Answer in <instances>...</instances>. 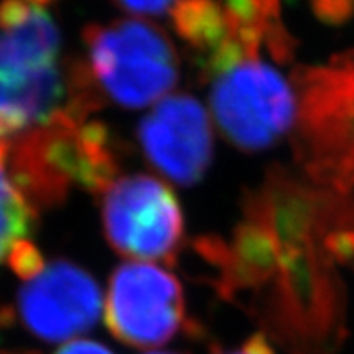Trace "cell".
<instances>
[{"mask_svg": "<svg viewBox=\"0 0 354 354\" xmlns=\"http://www.w3.org/2000/svg\"><path fill=\"white\" fill-rule=\"evenodd\" d=\"M354 199L273 172L246 203L230 243L201 252L228 299L246 295L266 333L291 354H333L342 344L344 289L336 262L349 261Z\"/></svg>", "mask_w": 354, "mask_h": 354, "instance_id": "6da1fadb", "label": "cell"}, {"mask_svg": "<svg viewBox=\"0 0 354 354\" xmlns=\"http://www.w3.org/2000/svg\"><path fill=\"white\" fill-rule=\"evenodd\" d=\"M230 33L203 60L212 80L210 103L224 136L239 149L264 150L297 123V93L282 73L264 60L273 55L266 29L230 15Z\"/></svg>", "mask_w": 354, "mask_h": 354, "instance_id": "7a4b0ae2", "label": "cell"}, {"mask_svg": "<svg viewBox=\"0 0 354 354\" xmlns=\"http://www.w3.org/2000/svg\"><path fill=\"white\" fill-rule=\"evenodd\" d=\"M8 141V170L31 206H53L71 188L105 192L118 177L116 145L103 123L67 105L53 120Z\"/></svg>", "mask_w": 354, "mask_h": 354, "instance_id": "3957f363", "label": "cell"}, {"mask_svg": "<svg viewBox=\"0 0 354 354\" xmlns=\"http://www.w3.org/2000/svg\"><path fill=\"white\" fill-rule=\"evenodd\" d=\"M295 152L318 187H354V55L329 66L299 71L295 78Z\"/></svg>", "mask_w": 354, "mask_h": 354, "instance_id": "277c9868", "label": "cell"}, {"mask_svg": "<svg viewBox=\"0 0 354 354\" xmlns=\"http://www.w3.org/2000/svg\"><path fill=\"white\" fill-rule=\"evenodd\" d=\"M84 44L88 78L118 105L147 107L177 84L176 47L163 29L147 20L93 24L84 31Z\"/></svg>", "mask_w": 354, "mask_h": 354, "instance_id": "5b68a950", "label": "cell"}, {"mask_svg": "<svg viewBox=\"0 0 354 354\" xmlns=\"http://www.w3.org/2000/svg\"><path fill=\"white\" fill-rule=\"evenodd\" d=\"M103 230L120 255L172 262L185 221L176 194L152 176L118 177L103 192Z\"/></svg>", "mask_w": 354, "mask_h": 354, "instance_id": "8992f818", "label": "cell"}, {"mask_svg": "<svg viewBox=\"0 0 354 354\" xmlns=\"http://www.w3.org/2000/svg\"><path fill=\"white\" fill-rule=\"evenodd\" d=\"M185 320V295L172 273L143 262H127L114 270L105 322L118 340L140 349L158 347L172 340Z\"/></svg>", "mask_w": 354, "mask_h": 354, "instance_id": "52a82bcc", "label": "cell"}, {"mask_svg": "<svg viewBox=\"0 0 354 354\" xmlns=\"http://www.w3.org/2000/svg\"><path fill=\"white\" fill-rule=\"evenodd\" d=\"M102 315L96 280L67 261L47 264L29 279L17 299V317L44 342H64L88 331Z\"/></svg>", "mask_w": 354, "mask_h": 354, "instance_id": "ba28073f", "label": "cell"}, {"mask_svg": "<svg viewBox=\"0 0 354 354\" xmlns=\"http://www.w3.org/2000/svg\"><path fill=\"white\" fill-rule=\"evenodd\" d=\"M138 140L150 165L183 187L199 183L214 156L208 114L188 94L161 100L140 122Z\"/></svg>", "mask_w": 354, "mask_h": 354, "instance_id": "9c48e42d", "label": "cell"}, {"mask_svg": "<svg viewBox=\"0 0 354 354\" xmlns=\"http://www.w3.org/2000/svg\"><path fill=\"white\" fill-rule=\"evenodd\" d=\"M53 0L0 2V78L28 76L58 66L62 33Z\"/></svg>", "mask_w": 354, "mask_h": 354, "instance_id": "30bf717a", "label": "cell"}, {"mask_svg": "<svg viewBox=\"0 0 354 354\" xmlns=\"http://www.w3.org/2000/svg\"><path fill=\"white\" fill-rule=\"evenodd\" d=\"M71 80L58 66L0 78V140L44 125L69 105Z\"/></svg>", "mask_w": 354, "mask_h": 354, "instance_id": "8fae6325", "label": "cell"}, {"mask_svg": "<svg viewBox=\"0 0 354 354\" xmlns=\"http://www.w3.org/2000/svg\"><path fill=\"white\" fill-rule=\"evenodd\" d=\"M6 156L8 141L0 140V262L26 241L35 212L11 179Z\"/></svg>", "mask_w": 354, "mask_h": 354, "instance_id": "7c38bea8", "label": "cell"}, {"mask_svg": "<svg viewBox=\"0 0 354 354\" xmlns=\"http://www.w3.org/2000/svg\"><path fill=\"white\" fill-rule=\"evenodd\" d=\"M10 264L15 270V273L26 280L33 279L35 275H38V273L46 268L40 252H38L33 244L28 243V241L20 243L19 246L11 252Z\"/></svg>", "mask_w": 354, "mask_h": 354, "instance_id": "4fadbf2b", "label": "cell"}, {"mask_svg": "<svg viewBox=\"0 0 354 354\" xmlns=\"http://www.w3.org/2000/svg\"><path fill=\"white\" fill-rule=\"evenodd\" d=\"M123 11L132 15L172 13L183 0H114Z\"/></svg>", "mask_w": 354, "mask_h": 354, "instance_id": "5bb4252c", "label": "cell"}, {"mask_svg": "<svg viewBox=\"0 0 354 354\" xmlns=\"http://www.w3.org/2000/svg\"><path fill=\"white\" fill-rule=\"evenodd\" d=\"M214 354H275V351L262 333H255L235 349H214Z\"/></svg>", "mask_w": 354, "mask_h": 354, "instance_id": "9a60e30c", "label": "cell"}, {"mask_svg": "<svg viewBox=\"0 0 354 354\" xmlns=\"http://www.w3.org/2000/svg\"><path fill=\"white\" fill-rule=\"evenodd\" d=\"M55 354H114L109 347L93 340H73L56 351Z\"/></svg>", "mask_w": 354, "mask_h": 354, "instance_id": "2e32d148", "label": "cell"}, {"mask_svg": "<svg viewBox=\"0 0 354 354\" xmlns=\"http://www.w3.org/2000/svg\"><path fill=\"white\" fill-rule=\"evenodd\" d=\"M147 354H176V353H147Z\"/></svg>", "mask_w": 354, "mask_h": 354, "instance_id": "e0dca14e", "label": "cell"}, {"mask_svg": "<svg viewBox=\"0 0 354 354\" xmlns=\"http://www.w3.org/2000/svg\"><path fill=\"white\" fill-rule=\"evenodd\" d=\"M0 354H26V353H0ZM29 354V353H28Z\"/></svg>", "mask_w": 354, "mask_h": 354, "instance_id": "ac0fdd59", "label": "cell"}]
</instances>
